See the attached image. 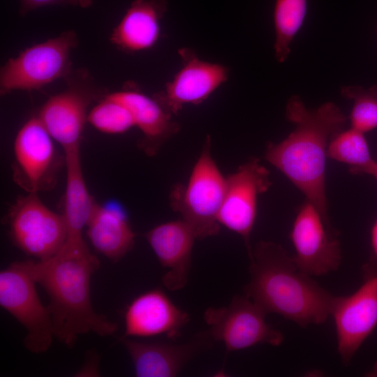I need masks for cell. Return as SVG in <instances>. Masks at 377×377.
I'll use <instances>...</instances> for the list:
<instances>
[{
	"instance_id": "27",
	"label": "cell",
	"mask_w": 377,
	"mask_h": 377,
	"mask_svg": "<svg viewBox=\"0 0 377 377\" xmlns=\"http://www.w3.org/2000/svg\"><path fill=\"white\" fill-rule=\"evenodd\" d=\"M370 258L369 262L377 265V218L370 230Z\"/></svg>"
},
{
	"instance_id": "12",
	"label": "cell",
	"mask_w": 377,
	"mask_h": 377,
	"mask_svg": "<svg viewBox=\"0 0 377 377\" xmlns=\"http://www.w3.org/2000/svg\"><path fill=\"white\" fill-rule=\"evenodd\" d=\"M269 175L259 159L251 157L226 177L218 221L242 237L249 258L253 252L251 235L257 216L258 199L271 186Z\"/></svg>"
},
{
	"instance_id": "28",
	"label": "cell",
	"mask_w": 377,
	"mask_h": 377,
	"mask_svg": "<svg viewBox=\"0 0 377 377\" xmlns=\"http://www.w3.org/2000/svg\"><path fill=\"white\" fill-rule=\"evenodd\" d=\"M366 175H369L374 177L377 180V161H375L374 163L370 166L366 172Z\"/></svg>"
},
{
	"instance_id": "21",
	"label": "cell",
	"mask_w": 377,
	"mask_h": 377,
	"mask_svg": "<svg viewBox=\"0 0 377 377\" xmlns=\"http://www.w3.org/2000/svg\"><path fill=\"white\" fill-rule=\"evenodd\" d=\"M80 148L64 151L66 185L63 215L67 226L66 241L73 242L84 241L82 230L87 227L96 204L84 179Z\"/></svg>"
},
{
	"instance_id": "17",
	"label": "cell",
	"mask_w": 377,
	"mask_h": 377,
	"mask_svg": "<svg viewBox=\"0 0 377 377\" xmlns=\"http://www.w3.org/2000/svg\"><path fill=\"white\" fill-rule=\"evenodd\" d=\"M161 265L167 269L162 277L170 290L183 288L188 282L191 253L197 238L193 228L184 220L161 223L145 234Z\"/></svg>"
},
{
	"instance_id": "8",
	"label": "cell",
	"mask_w": 377,
	"mask_h": 377,
	"mask_svg": "<svg viewBox=\"0 0 377 377\" xmlns=\"http://www.w3.org/2000/svg\"><path fill=\"white\" fill-rule=\"evenodd\" d=\"M330 316L335 324L337 351L348 365L377 326V265L362 267L358 288L346 296H334Z\"/></svg>"
},
{
	"instance_id": "18",
	"label": "cell",
	"mask_w": 377,
	"mask_h": 377,
	"mask_svg": "<svg viewBox=\"0 0 377 377\" xmlns=\"http://www.w3.org/2000/svg\"><path fill=\"white\" fill-rule=\"evenodd\" d=\"M109 95L130 110L135 126L142 134L138 145L149 156L154 155L165 141L180 130V125L172 115L133 82H126L121 90Z\"/></svg>"
},
{
	"instance_id": "7",
	"label": "cell",
	"mask_w": 377,
	"mask_h": 377,
	"mask_svg": "<svg viewBox=\"0 0 377 377\" xmlns=\"http://www.w3.org/2000/svg\"><path fill=\"white\" fill-rule=\"evenodd\" d=\"M65 80L66 89L50 97L37 115L64 151L80 147L88 108L102 95L87 70H73Z\"/></svg>"
},
{
	"instance_id": "26",
	"label": "cell",
	"mask_w": 377,
	"mask_h": 377,
	"mask_svg": "<svg viewBox=\"0 0 377 377\" xmlns=\"http://www.w3.org/2000/svg\"><path fill=\"white\" fill-rule=\"evenodd\" d=\"M94 0H20V14L27 15L29 12L40 7L54 5H69L82 8L90 7Z\"/></svg>"
},
{
	"instance_id": "13",
	"label": "cell",
	"mask_w": 377,
	"mask_h": 377,
	"mask_svg": "<svg viewBox=\"0 0 377 377\" xmlns=\"http://www.w3.org/2000/svg\"><path fill=\"white\" fill-rule=\"evenodd\" d=\"M182 66L163 90L153 98L170 114L176 115L188 104L199 105L228 79V66L203 60L191 48L178 50Z\"/></svg>"
},
{
	"instance_id": "24",
	"label": "cell",
	"mask_w": 377,
	"mask_h": 377,
	"mask_svg": "<svg viewBox=\"0 0 377 377\" xmlns=\"http://www.w3.org/2000/svg\"><path fill=\"white\" fill-rule=\"evenodd\" d=\"M87 121L96 130L108 134L124 133L135 126L128 108L109 94L89 112Z\"/></svg>"
},
{
	"instance_id": "2",
	"label": "cell",
	"mask_w": 377,
	"mask_h": 377,
	"mask_svg": "<svg viewBox=\"0 0 377 377\" xmlns=\"http://www.w3.org/2000/svg\"><path fill=\"white\" fill-rule=\"evenodd\" d=\"M286 117L294 129L279 142L268 143L265 158L330 219L325 188L327 149L331 137L344 128L348 117L332 102L309 109L296 95L287 102Z\"/></svg>"
},
{
	"instance_id": "19",
	"label": "cell",
	"mask_w": 377,
	"mask_h": 377,
	"mask_svg": "<svg viewBox=\"0 0 377 377\" xmlns=\"http://www.w3.org/2000/svg\"><path fill=\"white\" fill-rule=\"evenodd\" d=\"M168 9L166 0H134L113 29L110 42L126 53L151 48L161 34V21Z\"/></svg>"
},
{
	"instance_id": "1",
	"label": "cell",
	"mask_w": 377,
	"mask_h": 377,
	"mask_svg": "<svg viewBox=\"0 0 377 377\" xmlns=\"http://www.w3.org/2000/svg\"><path fill=\"white\" fill-rule=\"evenodd\" d=\"M99 261L85 242H66L52 258L34 262L31 272L49 296L47 306L54 337L71 347L80 335L89 332L101 337L113 334L115 323L93 308L90 282Z\"/></svg>"
},
{
	"instance_id": "22",
	"label": "cell",
	"mask_w": 377,
	"mask_h": 377,
	"mask_svg": "<svg viewBox=\"0 0 377 377\" xmlns=\"http://www.w3.org/2000/svg\"><path fill=\"white\" fill-rule=\"evenodd\" d=\"M364 134L352 127L337 132L329 141L327 156L346 164L351 174H366L375 160Z\"/></svg>"
},
{
	"instance_id": "10",
	"label": "cell",
	"mask_w": 377,
	"mask_h": 377,
	"mask_svg": "<svg viewBox=\"0 0 377 377\" xmlns=\"http://www.w3.org/2000/svg\"><path fill=\"white\" fill-rule=\"evenodd\" d=\"M339 232L309 200L300 207L290 238L297 266L310 276H321L339 269L341 263Z\"/></svg>"
},
{
	"instance_id": "6",
	"label": "cell",
	"mask_w": 377,
	"mask_h": 377,
	"mask_svg": "<svg viewBox=\"0 0 377 377\" xmlns=\"http://www.w3.org/2000/svg\"><path fill=\"white\" fill-rule=\"evenodd\" d=\"M31 272V260L14 262L0 272V305L26 330L25 348L46 352L54 337L47 306L42 304Z\"/></svg>"
},
{
	"instance_id": "11",
	"label": "cell",
	"mask_w": 377,
	"mask_h": 377,
	"mask_svg": "<svg viewBox=\"0 0 377 377\" xmlns=\"http://www.w3.org/2000/svg\"><path fill=\"white\" fill-rule=\"evenodd\" d=\"M9 225L15 244L39 260L56 255L67 239L64 215L48 208L35 192L16 201L9 214Z\"/></svg>"
},
{
	"instance_id": "25",
	"label": "cell",
	"mask_w": 377,
	"mask_h": 377,
	"mask_svg": "<svg viewBox=\"0 0 377 377\" xmlns=\"http://www.w3.org/2000/svg\"><path fill=\"white\" fill-rule=\"evenodd\" d=\"M341 94L353 101L349 116L350 127L364 133L377 128V86L368 89L357 85L343 86Z\"/></svg>"
},
{
	"instance_id": "15",
	"label": "cell",
	"mask_w": 377,
	"mask_h": 377,
	"mask_svg": "<svg viewBox=\"0 0 377 377\" xmlns=\"http://www.w3.org/2000/svg\"><path fill=\"white\" fill-rule=\"evenodd\" d=\"M120 341L131 358L138 377L176 376L186 363L209 350L216 341L209 329L179 344L140 341L124 336Z\"/></svg>"
},
{
	"instance_id": "3",
	"label": "cell",
	"mask_w": 377,
	"mask_h": 377,
	"mask_svg": "<svg viewBox=\"0 0 377 377\" xmlns=\"http://www.w3.org/2000/svg\"><path fill=\"white\" fill-rule=\"evenodd\" d=\"M249 259L244 293L267 314L277 313L302 327L330 317L334 295L302 271L281 244L260 241Z\"/></svg>"
},
{
	"instance_id": "4",
	"label": "cell",
	"mask_w": 377,
	"mask_h": 377,
	"mask_svg": "<svg viewBox=\"0 0 377 377\" xmlns=\"http://www.w3.org/2000/svg\"><path fill=\"white\" fill-rule=\"evenodd\" d=\"M226 177L219 169L211 154V138L207 135L186 185L176 184L170 201L172 209L193 229L197 238L216 235L226 191Z\"/></svg>"
},
{
	"instance_id": "5",
	"label": "cell",
	"mask_w": 377,
	"mask_h": 377,
	"mask_svg": "<svg viewBox=\"0 0 377 377\" xmlns=\"http://www.w3.org/2000/svg\"><path fill=\"white\" fill-rule=\"evenodd\" d=\"M78 44L73 30L30 46L10 58L0 71V94L39 90L73 71L71 54Z\"/></svg>"
},
{
	"instance_id": "9",
	"label": "cell",
	"mask_w": 377,
	"mask_h": 377,
	"mask_svg": "<svg viewBox=\"0 0 377 377\" xmlns=\"http://www.w3.org/2000/svg\"><path fill=\"white\" fill-rule=\"evenodd\" d=\"M266 315L246 295H237L227 306L206 309L204 320L215 341L222 342L229 353L258 344L282 343L283 334L267 324Z\"/></svg>"
},
{
	"instance_id": "23",
	"label": "cell",
	"mask_w": 377,
	"mask_h": 377,
	"mask_svg": "<svg viewBox=\"0 0 377 377\" xmlns=\"http://www.w3.org/2000/svg\"><path fill=\"white\" fill-rule=\"evenodd\" d=\"M307 0H276L274 10V57L283 63L290 52L292 41L304 22Z\"/></svg>"
},
{
	"instance_id": "16",
	"label": "cell",
	"mask_w": 377,
	"mask_h": 377,
	"mask_svg": "<svg viewBox=\"0 0 377 377\" xmlns=\"http://www.w3.org/2000/svg\"><path fill=\"white\" fill-rule=\"evenodd\" d=\"M125 337L165 336L175 339L190 320L188 313L178 307L161 288L146 290L126 306Z\"/></svg>"
},
{
	"instance_id": "20",
	"label": "cell",
	"mask_w": 377,
	"mask_h": 377,
	"mask_svg": "<svg viewBox=\"0 0 377 377\" xmlns=\"http://www.w3.org/2000/svg\"><path fill=\"white\" fill-rule=\"evenodd\" d=\"M87 228L93 247L114 263L124 257L134 245L135 233L120 209L96 203Z\"/></svg>"
},
{
	"instance_id": "14",
	"label": "cell",
	"mask_w": 377,
	"mask_h": 377,
	"mask_svg": "<svg viewBox=\"0 0 377 377\" xmlns=\"http://www.w3.org/2000/svg\"><path fill=\"white\" fill-rule=\"evenodd\" d=\"M53 141L38 116L28 119L15 136L14 176L28 193L46 189L54 182L57 158Z\"/></svg>"
}]
</instances>
